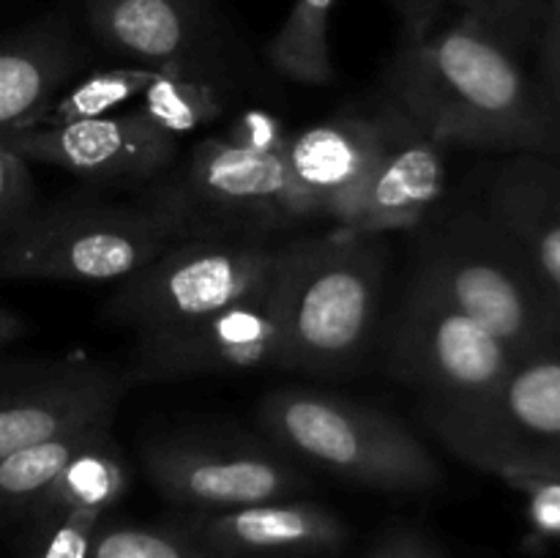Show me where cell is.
I'll return each instance as SVG.
<instances>
[{
    "label": "cell",
    "instance_id": "7c38bea8",
    "mask_svg": "<svg viewBox=\"0 0 560 558\" xmlns=\"http://www.w3.org/2000/svg\"><path fill=\"white\" fill-rule=\"evenodd\" d=\"M0 146L25 162L52 164L88 181L135 184L164 173L178 153V140L145 118L140 109L63 126L5 131Z\"/></svg>",
    "mask_w": 560,
    "mask_h": 558
},
{
    "label": "cell",
    "instance_id": "5bb4252c",
    "mask_svg": "<svg viewBox=\"0 0 560 558\" xmlns=\"http://www.w3.org/2000/svg\"><path fill=\"white\" fill-rule=\"evenodd\" d=\"M377 153V113L339 115L290 137L288 178L301 222L326 219L334 228L353 230Z\"/></svg>",
    "mask_w": 560,
    "mask_h": 558
},
{
    "label": "cell",
    "instance_id": "e0dca14e",
    "mask_svg": "<svg viewBox=\"0 0 560 558\" xmlns=\"http://www.w3.org/2000/svg\"><path fill=\"white\" fill-rule=\"evenodd\" d=\"M98 44L137 66H191L211 33L206 0H85Z\"/></svg>",
    "mask_w": 560,
    "mask_h": 558
},
{
    "label": "cell",
    "instance_id": "3957f363",
    "mask_svg": "<svg viewBox=\"0 0 560 558\" xmlns=\"http://www.w3.org/2000/svg\"><path fill=\"white\" fill-rule=\"evenodd\" d=\"M388 252L377 235L334 228L288 241L284 370L345 375L370 350Z\"/></svg>",
    "mask_w": 560,
    "mask_h": 558
},
{
    "label": "cell",
    "instance_id": "7402d4cb",
    "mask_svg": "<svg viewBox=\"0 0 560 558\" xmlns=\"http://www.w3.org/2000/svg\"><path fill=\"white\" fill-rule=\"evenodd\" d=\"M337 0H293L288 20L268 47L273 69L299 85H331L334 60L328 25Z\"/></svg>",
    "mask_w": 560,
    "mask_h": 558
},
{
    "label": "cell",
    "instance_id": "d6986e66",
    "mask_svg": "<svg viewBox=\"0 0 560 558\" xmlns=\"http://www.w3.org/2000/svg\"><path fill=\"white\" fill-rule=\"evenodd\" d=\"M82 53L63 22H42L0 38V135L20 131L63 91Z\"/></svg>",
    "mask_w": 560,
    "mask_h": 558
},
{
    "label": "cell",
    "instance_id": "603a6c76",
    "mask_svg": "<svg viewBox=\"0 0 560 558\" xmlns=\"http://www.w3.org/2000/svg\"><path fill=\"white\" fill-rule=\"evenodd\" d=\"M164 69L137 63L126 66V69L96 71V74L85 77L77 85H66L25 129H36V126H63L74 124V120L113 115V109L140 98L156 82V77Z\"/></svg>",
    "mask_w": 560,
    "mask_h": 558
},
{
    "label": "cell",
    "instance_id": "cb8c5ba5",
    "mask_svg": "<svg viewBox=\"0 0 560 558\" xmlns=\"http://www.w3.org/2000/svg\"><path fill=\"white\" fill-rule=\"evenodd\" d=\"M222 93L206 77L189 74V66H167L140 96V113L178 140L186 131L222 113Z\"/></svg>",
    "mask_w": 560,
    "mask_h": 558
},
{
    "label": "cell",
    "instance_id": "d4e9b609",
    "mask_svg": "<svg viewBox=\"0 0 560 558\" xmlns=\"http://www.w3.org/2000/svg\"><path fill=\"white\" fill-rule=\"evenodd\" d=\"M91 558H233L180 531L178 525L98 523Z\"/></svg>",
    "mask_w": 560,
    "mask_h": 558
},
{
    "label": "cell",
    "instance_id": "8fae6325",
    "mask_svg": "<svg viewBox=\"0 0 560 558\" xmlns=\"http://www.w3.org/2000/svg\"><path fill=\"white\" fill-rule=\"evenodd\" d=\"M186 239H255L299 224L288 178V148L252 153L211 137L195 148L186 186L162 202Z\"/></svg>",
    "mask_w": 560,
    "mask_h": 558
},
{
    "label": "cell",
    "instance_id": "52a82bcc",
    "mask_svg": "<svg viewBox=\"0 0 560 558\" xmlns=\"http://www.w3.org/2000/svg\"><path fill=\"white\" fill-rule=\"evenodd\" d=\"M284 260V244L255 239H184L124 279L107 317L137 334L213 315L262 293Z\"/></svg>",
    "mask_w": 560,
    "mask_h": 558
},
{
    "label": "cell",
    "instance_id": "8992f818",
    "mask_svg": "<svg viewBox=\"0 0 560 558\" xmlns=\"http://www.w3.org/2000/svg\"><path fill=\"white\" fill-rule=\"evenodd\" d=\"M383 361L421 405L446 410L487 405L517 364L501 339L410 277L383 337Z\"/></svg>",
    "mask_w": 560,
    "mask_h": 558
},
{
    "label": "cell",
    "instance_id": "6da1fadb",
    "mask_svg": "<svg viewBox=\"0 0 560 558\" xmlns=\"http://www.w3.org/2000/svg\"><path fill=\"white\" fill-rule=\"evenodd\" d=\"M388 98L443 148L560 156V120L509 44L441 0H397Z\"/></svg>",
    "mask_w": 560,
    "mask_h": 558
},
{
    "label": "cell",
    "instance_id": "5b68a950",
    "mask_svg": "<svg viewBox=\"0 0 560 558\" xmlns=\"http://www.w3.org/2000/svg\"><path fill=\"white\" fill-rule=\"evenodd\" d=\"M184 239V228L162 202L151 208L33 211L0 244V277L124 282Z\"/></svg>",
    "mask_w": 560,
    "mask_h": 558
},
{
    "label": "cell",
    "instance_id": "4316f807",
    "mask_svg": "<svg viewBox=\"0 0 560 558\" xmlns=\"http://www.w3.org/2000/svg\"><path fill=\"white\" fill-rule=\"evenodd\" d=\"M506 485L528 498V518L536 534L560 542V474L528 468H503L498 474Z\"/></svg>",
    "mask_w": 560,
    "mask_h": 558
},
{
    "label": "cell",
    "instance_id": "ffe728a7",
    "mask_svg": "<svg viewBox=\"0 0 560 558\" xmlns=\"http://www.w3.org/2000/svg\"><path fill=\"white\" fill-rule=\"evenodd\" d=\"M126 487H129V468L118 443L113 441V430H107L60 468L27 520L36 528L47 531L60 518L80 509H96L104 514L124 496Z\"/></svg>",
    "mask_w": 560,
    "mask_h": 558
},
{
    "label": "cell",
    "instance_id": "4dcf8cb0",
    "mask_svg": "<svg viewBox=\"0 0 560 558\" xmlns=\"http://www.w3.org/2000/svg\"><path fill=\"white\" fill-rule=\"evenodd\" d=\"M539 88L560 120V0H547L539 33Z\"/></svg>",
    "mask_w": 560,
    "mask_h": 558
},
{
    "label": "cell",
    "instance_id": "f1b7e54d",
    "mask_svg": "<svg viewBox=\"0 0 560 558\" xmlns=\"http://www.w3.org/2000/svg\"><path fill=\"white\" fill-rule=\"evenodd\" d=\"M104 520L96 509H80L44 531V545L38 558H91V542L98 523Z\"/></svg>",
    "mask_w": 560,
    "mask_h": 558
},
{
    "label": "cell",
    "instance_id": "2e32d148",
    "mask_svg": "<svg viewBox=\"0 0 560 558\" xmlns=\"http://www.w3.org/2000/svg\"><path fill=\"white\" fill-rule=\"evenodd\" d=\"M173 525L233 558H337L350 539L337 512L301 498L191 512Z\"/></svg>",
    "mask_w": 560,
    "mask_h": 558
},
{
    "label": "cell",
    "instance_id": "4fadbf2b",
    "mask_svg": "<svg viewBox=\"0 0 560 558\" xmlns=\"http://www.w3.org/2000/svg\"><path fill=\"white\" fill-rule=\"evenodd\" d=\"M129 375L91 361L0 367V457L69 427L113 419Z\"/></svg>",
    "mask_w": 560,
    "mask_h": 558
},
{
    "label": "cell",
    "instance_id": "484cf974",
    "mask_svg": "<svg viewBox=\"0 0 560 558\" xmlns=\"http://www.w3.org/2000/svg\"><path fill=\"white\" fill-rule=\"evenodd\" d=\"M490 27L503 44L520 49L539 44L547 0H441Z\"/></svg>",
    "mask_w": 560,
    "mask_h": 558
},
{
    "label": "cell",
    "instance_id": "f546056e",
    "mask_svg": "<svg viewBox=\"0 0 560 558\" xmlns=\"http://www.w3.org/2000/svg\"><path fill=\"white\" fill-rule=\"evenodd\" d=\"M222 137L230 142V146L241 148V151H252V153L284 151L290 142V137L284 135L282 124H279L273 115L260 113V109H252V113L241 115L235 124H230V129L224 131Z\"/></svg>",
    "mask_w": 560,
    "mask_h": 558
},
{
    "label": "cell",
    "instance_id": "ba28073f",
    "mask_svg": "<svg viewBox=\"0 0 560 558\" xmlns=\"http://www.w3.org/2000/svg\"><path fill=\"white\" fill-rule=\"evenodd\" d=\"M438 441L487 474L528 468L560 474V353L517 361L487 405L446 410L421 405Z\"/></svg>",
    "mask_w": 560,
    "mask_h": 558
},
{
    "label": "cell",
    "instance_id": "d6a6232c",
    "mask_svg": "<svg viewBox=\"0 0 560 558\" xmlns=\"http://www.w3.org/2000/svg\"><path fill=\"white\" fill-rule=\"evenodd\" d=\"M22 334H25V321L11 310H5V306H0V350L14 342V339H20Z\"/></svg>",
    "mask_w": 560,
    "mask_h": 558
},
{
    "label": "cell",
    "instance_id": "9a60e30c",
    "mask_svg": "<svg viewBox=\"0 0 560 558\" xmlns=\"http://www.w3.org/2000/svg\"><path fill=\"white\" fill-rule=\"evenodd\" d=\"M381 153L366 184L353 233H405L424 224L446 186V148L388 98L377 109Z\"/></svg>",
    "mask_w": 560,
    "mask_h": 558
},
{
    "label": "cell",
    "instance_id": "44dd1931",
    "mask_svg": "<svg viewBox=\"0 0 560 558\" xmlns=\"http://www.w3.org/2000/svg\"><path fill=\"white\" fill-rule=\"evenodd\" d=\"M113 430V419L69 427L0 457V520H27L31 509L77 452Z\"/></svg>",
    "mask_w": 560,
    "mask_h": 558
},
{
    "label": "cell",
    "instance_id": "9c48e42d",
    "mask_svg": "<svg viewBox=\"0 0 560 558\" xmlns=\"http://www.w3.org/2000/svg\"><path fill=\"white\" fill-rule=\"evenodd\" d=\"M142 468L170 503L191 512L284 501L310 487L293 457L266 438L159 435L142 446Z\"/></svg>",
    "mask_w": 560,
    "mask_h": 558
},
{
    "label": "cell",
    "instance_id": "83f0119b",
    "mask_svg": "<svg viewBox=\"0 0 560 558\" xmlns=\"http://www.w3.org/2000/svg\"><path fill=\"white\" fill-rule=\"evenodd\" d=\"M25 159L0 146V244L33 213V175Z\"/></svg>",
    "mask_w": 560,
    "mask_h": 558
},
{
    "label": "cell",
    "instance_id": "30bf717a",
    "mask_svg": "<svg viewBox=\"0 0 560 558\" xmlns=\"http://www.w3.org/2000/svg\"><path fill=\"white\" fill-rule=\"evenodd\" d=\"M284 260L262 293L178 326L137 334L129 383L284 370Z\"/></svg>",
    "mask_w": 560,
    "mask_h": 558
},
{
    "label": "cell",
    "instance_id": "ac0fdd59",
    "mask_svg": "<svg viewBox=\"0 0 560 558\" xmlns=\"http://www.w3.org/2000/svg\"><path fill=\"white\" fill-rule=\"evenodd\" d=\"M487 213L560 293V156L514 153L492 175Z\"/></svg>",
    "mask_w": 560,
    "mask_h": 558
},
{
    "label": "cell",
    "instance_id": "836d02e7",
    "mask_svg": "<svg viewBox=\"0 0 560 558\" xmlns=\"http://www.w3.org/2000/svg\"><path fill=\"white\" fill-rule=\"evenodd\" d=\"M556 310H558V339H560V293H556Z\"/></svg>",
    "mask_w": 560,
    "mask_h": 558
},
{
    "label": "cell",
    "instance_id": "7a4b0ae2",
    "mask_svg": "<svg viewBox=\"0 0 560 558\" xmlns=\"http://www.w3.org/2000/svg\"><path fill=\"white\" fill-rule=\"evenodd\" d=\"M410 279L487 328L517 361L560 353L556 293L487 208H463L424 228Z\"/></svg>",
    "mask_w": 560,
    "mask_h": 558
},
{
    "label": "cell",
    "instance_id": "1f68e13d",
    "mask_svg": "<svg viewBox=\"0 0 560 558\" xmlns=\"http://www.w3.org/2000/svg\"><path fill=\"white\" fill-rule=\"evenodd\" d=\"M366 558H448L435 542L424 539L416 531H397L388 534L386 539L377 542Z\"/></svg>",
    "mask_w": 560,
    "mask_h": 558
},
{
    "label": "cell",
    "instance_id": "277c9868",
    "mask_svg": "<svg viewBox=\"0 0 560 558\" xmlns=\"http://www.w3.org/2000/svg\"><path fill=\"white\" fill-rule=\"evenodd\" d=\"M262 438L315 468L386 492H424L443 481L435 454L399 419L317 388L288 386L257 408Z\"/></svg>",
    "mask_w": 560,
    "mask_h": 558
}]
</instances>
